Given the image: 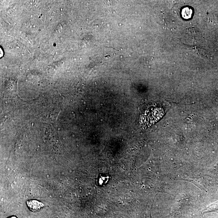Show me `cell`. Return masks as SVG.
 <instances>
[{
	"label": "cell",
	"mask_w": 218,
	"mask_h": 218,
	"mask_svg": "<svg viewBox=\"0 0 218 218\" xmlns=\"http://www.w3.org/2000/svg\"><path fill=\"white\" fill-rule=\"evenodd\" d=\"M28 207L33 212L39 211L44 207V204L36 200H30L27 202Z\"/></svg>",
	"instance_id": "6da1fadb"
},
{
	"label": "cell",
	"mask_w": 218,
	"mask_h": 218,
	"mask_svg": "<svg viewBox=\"0 0 218 218\" xmlns=\"http://www.w3.org/2000/svg\"><path fill=\"white\" fill-rule=\"evenodd\" d=\"M107 178H105V177H101V178H100V183H106L107 180H105V179H107Z\"/></svg>",
	"instance_id": "7a4b0ae2"
},
{
	"label": "cell",
	"mask_w": 218,
	"mask_h": 218,
	"mask_svg": "<svg viewBox=\"0 0 218 218\" xmlns=\"http://www.w3.org/2000/svg\"><path fill=\"white\" fill-rule=\"evenodd\" d=\"M7 218H17L16 217V216H11V217H8Z\"/></svg>",
	"instance_id": "3957f363"
}]
</instances>
